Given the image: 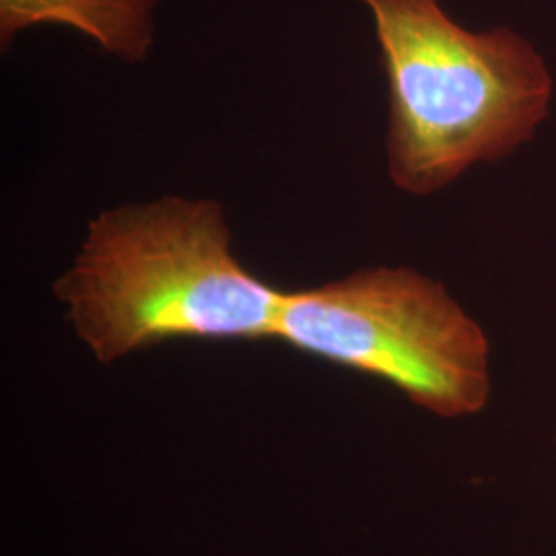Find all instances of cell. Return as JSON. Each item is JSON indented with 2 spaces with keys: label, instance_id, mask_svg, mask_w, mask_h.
Listing matches in <instances>:
<instances>
[{
  "label": "cell",
  "instance_id": "cell-4",
  "mask_svg": "<svg viewBox=\"0 0 556 556\" xmlns=\"http://www.w3.org/2000/svg\"><path fill=\"white\" fill-rule=\"evenodd\" d=\"M160 0H0L2 43L36 25H64L118 59L137 62L153 46Z\"/></svg>",
  "mask_w": 556,
  "mask_h": 556
},
{
  "label": "cell",
  "instance_id": "cell-5",
  "mask_svg": "<svg viewBox=\"0 0 556 556\" xmlns=\"http://www.w3.org/2000/svg\"><path fill=\"white\" fill-rule=\"evenodd\" d=\"M555 445H556V435H555Z\"/></svg>",
  "mask_w": 556,
  "mask_h": 556
},
{
  "label": "cell",
  "instance_id": "cell-2",
  "mask_svg": "<svg viewBox=\"0 0 556 556\" xmlns=\"http://www.w3.org/2000/svg\"><path fill=\"white\" fill-rule=\"evenodd\" d=\"M388 80V176L429 197L480 163L534 140L551 116L553 73L509 27L470 31L439 0H361Z\"/></svg>",
  "mask_w": 556,
  "mask_h": 556
},
{
  "label": "cell",
  "instance_id": "cell-1",
  "mask_svg": "<svg viewBox=\"0 0 556 556\" xmlns=\"http://www.w3.org/2000/svg\"><path fill=\"white\" fill-rule=\"evenodd\" d=\"M217 200L163 197L101 211L54 293L100 363L167 340L275 338L285 291L231 250Z\"/></svg>",
  "mask_w": 556,
  "mask_h": 556
},
{
  "label": "cell",
  "instance_id": "cell-3",
  "mask_svg": "<svg viewBox=\"0 0 556 556\" xmlns=\"http://www.w3.org/2000/svg\"><path fill=\"white\" fill-rule=\"evenodd\" d=\"M275 338L381 379L433 417L480 415L493 396V349L452 293L408 266H374L285 291Z\"/></svg>",
  "mask_w": 556,
  "mask_h": 556
}]
</instances>
